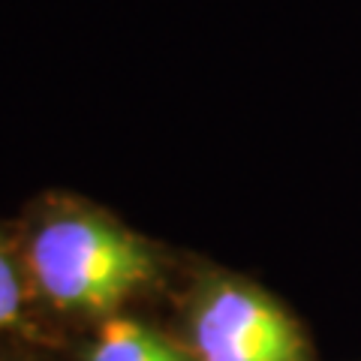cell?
Returning <instances> with one entry per match:
<instances>
[{
    "instance_id": "cell-1",
    "label": "cell",
    "mask_w": 361,
    "mask_h": 361,
    "mask_svg": "<svg viewBox=\"0 0 361 361\" xmlns=\"http://www.w3.org/2000/svg\"><path fill=\"white\" fill-rule=\"evenodd\" d=\"M25 274L63 313L111 316L154 277L139 235L94 208H58L33 226Z\"/></svg>"
},
{
    "instance_id": "cell-2",
    "label": "cell",
    "mask_w": 361,
    "mask_h": 361,
    "mask_svg": "<svg viewBox=\"0 0 361 361\" xmlns=\"http://www.w3.org/2000/svg\"><path fill=\"white\" fill-rule=\"evenodd\" d=\"M193 361H310L286 307L241 277H208L187 313Z\"/></svg>"
},
{
    "instance_id": "cell-3",
    "label": "cell",
    "mask_w": 361,
    "mask_h": 361,
    "mask_svg": "<svg viewBox=\"0 0 361 361\" xmlns=\"http://www.w3.org/2000/svg\"><path fill=\"white\" fill-rule=\"evenodd\" d=\"M87 361H193L148 325L111 316L90 343Z\"/></svg>"
},
{
    "instance_id": "cell-4",
    "label": "cell",
    "mask_w": 361,
    "mask_h": 361,
    "mask_svg": "<svg viewBox=\"0 0 361 361\" xmlns=\"http://www.w3.org/2000/svg\"><path fill=\"white\" fill-rule=\"evenodd\" d=\"M25 268H21L9 247L0 244V331L18 322L25 310Z\"/></svg>"
}]
</instances>
